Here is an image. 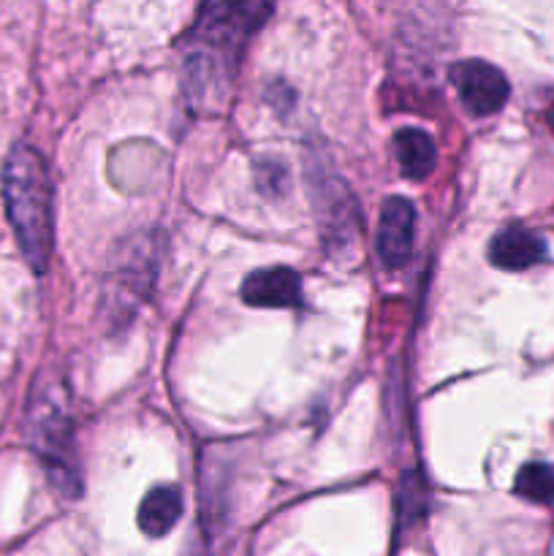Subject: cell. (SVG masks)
<instances>
[{
	"label": "cell",
	"mask_w": 554,
	"mask_h": 556,
	"mask_svg": "<svg viewBox=\"0 0 554 556\" xmlns=\"http://www.w3.org/2000/svg\"><path fill=\"white\" fill-rule=\"evenodd\" d=\"M272 14L269 3H206L182 41V87L196 112H221L248 38Z\"/></svg>",
	"instance_id": "obj_1"
},
{
	"label": "cell",
	"mask_w": 554,
	"mask_h": 556,
	"mask_svg": "<svg viewBox=\"0 0 554 556\" xmlns=\"http://www.w3.org/2000/svg\"><path fill=\"white\" fill-rule=\"evenodd\" d=\"M3 201L22 255L41 275L52 255V188L36 147H11L3 166Z\"/></svg>",
	"instance_id": "obj_2"
},
{
	"label": "cell",
	"mask_w": 554,
	"mask_h": 556,
	"mask_svg": "<svg viewBox=\"0 0 554 556\" xmlns=\"http://www.w3.org/2000/svg\"><path fill=\"white\" fill-rule=\"evenodd\" d=\"M27 440L52 478L54 489L65 497L79 494V467L74 456L68 389L54 375H41L27 402Z\"/></svg>",
	"instance_id": "obj_3"
},
{
	"label": "cell",
	"mask_w": 554,
	"mask_h": 556,
	"mask_svg": "<svg viewBox=\"0 0 554 556\" xmlns=\"http://www.w3.org/2000/svg\"><path fill=\"white\" fill-rule=\"evenodd\" d=\"M152 242L123 244V258H114L112 275L106 277V309L117 320H128V315L139 307V299L144 296L147 282H152Z\"/></svg>",
	"instance_id": "obj_4"
},
{
	"label": "cell",
	"mask_w": 554,
	"mask_h": 556,
	"mask_svg": "<svg viewBox=\"0 0 554 556\" xmlns=\"http://www.w3.org/2000/svg\"><path fill=\"white\" fill-rule=\"evenodd\" d=\"M451 81L465 109L476 117H489L508 101V79L503 71L483 60H462L451 68Z\"/></svg>",
	"instance_id": "obj_5"
},
{
	"label": "cell",
	"mask_w": 554,
	"mask_h": 556,
	"mask_svg": "<svg viewBox=\"0 0 554 556\" xmlns=\"http://www.w3.org/2000/svg\"><path fill=\"white\" fill-rule=\"evenodd\" d=\"M413 233H416V212L413 204L402 195H391L380 206L378 220V255L383 266L400 269L407 264L413 253Z\"/></svg>",
	"instance_id": "obj_6"
},
{
	"label": "cell",
	"mask_w": 554,
	"mask_h": 556,
	"mask_svg": "<svg viewBox=\"0 0 554 556\" xmlns=\"http://www.w3.org/2000/svg\"><path fill=\"white\" fill-rule=\"evenodd\" d=\"M242 299L250 307L291 309L302 302V280L286 266H269L244 277Z\"/></svg>",
	"instance_id": "obj_7"
},
{
	"label": "cell",
	"mask_w": 554,
	"mask_h": 556,
	"mask_svg": "<svg viewBox=\"0 0 554 556\" xmlns=\"http://www.w3.org/2000/svg\"><path fill=\"white\" fill-rule=\"evenodd\" d=\"M543 255H546V242L521 226L505 228L489 244V261L505 271L530 269V266L541 264Z\"/></svg>",
	"instance_id": "obj_8"
},
{
	"label": "cell",
	"mask_w": 554,
	"mask_h": 556,
	"mask_svg": "<svg viewBox=\"0 0 554 556\" xmlns=\"http://www.w3.org/2000/svg\"><path fill=\"white\" fill-rule=\"evenodd\" d=\"M394 155L400 163L402 174L411 179H424L435 172L438 152L435 141L427 130L421 128H402L394 136Z\"/></svg>",
	"instance_id": "obj_9"
},
{
	"label": "cell",
	"mask_w": 554,
	"mask_h": 556,
	"mask_svg": "<svg viewBox=\"0 0 554 556\" xmlns=\"http://www.w3.org/2000/svg\"><path fill=\"white\" fill-rule=\"evenodd\" d=\"M182 516V494L174 486H155L139 505V527L144 535L163 538Z\"/></svg>",
	"instance_id": "obj_10"
},
{
	"label": "cell",
	"mask_w": 554,
	"mask_h": 556,
	"mask_svg": "<svg viewBox=\"0 0 554 556\" xmlns=\"http://www.w3.org/2000/svg\"><path fill=\"white\" fill-rule=\"evenodd\" d=\"M516 494L530 503H554V467L552 465H525L516 476Z\"/></svg>",
	"instance_id": "obj_11"
},
{
	"label": "cell",
	"mask_w": 554,
	"mask_h": 556,
	"mask_svg": "<svg viewBox=\"0 0 554 556\" xmlns=\"http://www.w3.org/2000/svg\"><path fill=\"white\" fill-rule=\"evenodd\" d=\"M549 123H552V128H554V106H552V114H549Z\"/></svg>",
	"instance_id": "obj_12"
}]
</instances>
